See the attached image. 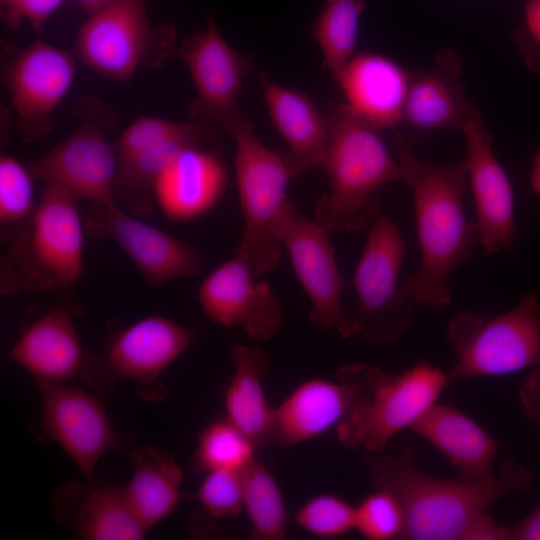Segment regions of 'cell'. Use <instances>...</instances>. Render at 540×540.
Returning a JSON list of instances; mask_svg holds the SVG:
<instances>
[{
	"label": "cell",
	"mask_w": 540,
	"mask_h": 540,
	"mask_svg": "<svg viewBox=\"0 0 540 540\" xmlns=\"http://www.w3.org/2000/svg\"><path fill=\"white\" fill-rule=\"evenodd\" d=\"M392 131L402 181L413 197L421 266L405 287L416 304L441 309L452 302L450 276L473 254L478 243L476 222L465 209L469 190L464 160L434 165L421 160L404 136Z\"/></svg>",
	"instance_id": "cell-1"
},
{
	"label": "cell",
	"mask_w": 540,
	"mask_h": 540,
	"mask_svg": "<svg viewBox=\"0 0 540 540\" xmlns=\"http://www.w3.org/2000/svg\"><path fill=\"white\" fill-rule=\"evenodd\" d=\"M364 465L373 488L392 492L401 503L404 540H465L492 503L510 491H528L534 482L533 473L512 459L487 481L427 475L416 467L412 450L399 457L367 453Z\"/></svg>",
	"instance_id": "cell-2"
},
{
	"label": "cell",
	"mask_w": 540,
	"mask_h": 540,
	"mask_svg": "<svg viewBox=\"0 0 540 540\" xmlns=\"http://www.w3.org/2000/svg\"><path fill=\"white\" fill-rule=\"evenodd\" d=\"M329 137L323 168L329 190L317 201L316 222L328 233L360 231L381 212L374 197L382 186L402 181L378 128L345 103L328 111Z\"/></svg>",
	"instance_id": "cell-3"
},
{
	"label": "cell",
	"mask_w": 540,
	"mask_h": 540,
	"mask_svg": "<svg viewBox=\"0 0 540 540\" xmlns=\"http://www.w3.org/2000/svg\"><path fill=\"white\" fill-rule=\"evenodd\" d=\"M78 202L66 188L45 183L32 217L1 256L3 295L68 290L77 282L86 232Z\"/></svg>",
	"instance_id": "cell-4"
},
{
	"label": "cell",
	"mask_w": 540,
	"mask_h": 540,
	"mask_svg": "<svg viewBox=\"0 0 540 540\" xmlns=\"http://www.w3.org/2000/svg\"><path fill=\"white\" fill-rule=\"evenodd\" d=\"M355 388V399L337 426V438L348 449L381 453L399 432L412 426L452 383L448 373L425 360L399 374L377 366L350 363L338 371Z\"/></svg>",
	"instance_id": "cell-5"
},
{
	"label": "cell",
	"mask_w": 540,
	"mask_h": 540,
	"mask_svg": "<svg viewBox=\"0 0 540 540\" xmlns=\"http://www.w3.org/2000/svg\"><path fill=\"white\" fill-rule=\"evenodd\" d=\"M369 227L351 285L356 304L346 313L353 337L384 344L408 330L416 302L399 282L408 246L397 223L381 211Z\"/></svg>",
	"instance_id": "cell-6"
},
{
	"label": "cell",
	"mask_w": 540,
	"mask_h": 540,
	"mask_svg": "<svg viewBox=\"0 0 540 540\" xmlns=\"http://www.w3.org/2000/svg\"><path fill=\"white\" fill-rule=\"evenodd\" d=\"M446 334L456 359L447 371L451 382L540 367V308L535 293L525 294L515 307L496 316L462 310L451 317Z\"/></svg>",
	"instance_id": "cell-7"
},
{
	"label": "cell",
	"mask_w": 540,
	"mask_h": 540,
	"mask_svg": "<svg viewBox=\"0 0 540 540\" xmlns=\"http://www.w3.org/2000/svg\"><path fill=\"white\" fill-rule=\"evenodd\" d=\"M235 141V175L244 219L235 255L255 276L271 271L282 255L274 223L289 201L287 186L294 176L284 154L269 149L257 137L247 118L232 136Z\"/></svg>",
	"instance_id": "cell-8"
},
{
	"label": "cell",
	"mask_w": 540,
	"mask_h": 540,
	"mask_svg": "<svg viewBox=\"0 0 540 540\" xmlns=\"http://www.w3.org/2000/svg\"><path fill=\"white\" fill-rule=\"evenodd\" d=\"M192 338L187 328L168 317L146 316L116 332L101 354L86 355L80 375L102 391L127 380L141 399L161 401L167 389L160 377Z\"/></svg>",
	"instance_id": "cell-9"
},
{
	"label": "cell",
	"mask_w": 540,
	"mask_h": 540,
	"mask_svg": "<svg viewBox=\"0 0 540 540\" xmlns=\"http://www.w3.org/2000/svg\"><path fill=\"white\" fill-rule=\"evenodd\" d=\"M175 39L173 28L151 24L146 0H109L79 28L74 51L102 77L126 82L141 64L174 53Z\"/></svg>",
	"instance_id": "cell-10"
},
{
	"label": "cell",
	"mask_w": 540,
	"mask_h": 540,
	"mask_svg": "<svg viewBox=\"0 0 540 540\" xmlns=\"http://www.w3.org/2000/svg\"><path fill=\"white\" fill-rule=\"evenodd\" d=\"M74 111L78 124L71 133L27 166L35 179L56 183L79 200L116 201L118 158L115 146L106 137V131L114 126L115 114L96 97L80 100Z\"/></svg>",
	"instance_id": "cell-11"
},
{
	"label": "cell",
	"mask_w": 540,
	"mask_h": 540,
	"mask_svg": "<svg viewBox=\"0 0 540 540\" xmlns=\"http://www.w3.org/2000/svg\"><path fill=\"white\" fill-rule=\"evenodd\" d=\"M175 53L186 65L196 90L189 120L220 126L232 137L249 118L239 109V101L254 69L253 54L234 49L212 17L203 31L184 38Z\"/></svg>",
	"instance_id": "cell-12"
},
{
	"label": "cell",
	"mask_w": 540,
	"mask_h": 540,
	"mask_svg": "<svg viewBox=\"0 0 540 540\" xmlns=\"http://www.w3.org/2000/svg\"><path fill=\"white\" fill-rule=\"evenodd\" d=\"M273 231L288 252L294 272L310 301V321L317 327L353 337L343 306L348 282L341 274L328 233L307 219L289 200L280 211Z\"/></svg>",
	"instance_id": "cell-13"
},
{
	"label": "cell",
	"mask_w": 540,
	"mask_h": 540,
	"mask_svg": "<svg viewBox=\"0 0 540 540\" xmlns=\"http://www.w3.org/2000/svg\"><path fill=\"white\" fill-rule=\"evenodd\" d=\"M75 74L74 57L41 40L15 52L5 62L2 82L22 140L32 142L51 131L54 112L69 92Z\"/></svg>",
	"instance_id": "cell-14"
},
{
	"label": "cell",
	"mask_w": 540,
	"mask_h": 540,
	"mask_svg": "<svg viewBox=\"0 0 540 540\" xmlns=\"http://www.w3.org/2000/svg\"><path fill=\"white\" fill-rule=\"evenodd\" d=\"M84 224L89 236L114 241L149 287L201 272L193 246L123 211L116 201L91 203Z\"/></svg>",
	"instance_id": "cell-15"
},
{
	"label": "cell",
	"mask_w": 540,
	"mask_h": 540,
	"mask_svg": "<svg viewBox=\"0 0 540 540\" xmlns=\"http://www.w3.org/2000/svg\"><path fill=\"white\" fill-rule=\"evenodd\" d=\"M42 400L39 428L72 459L90 480L99 460L118 449L123 437L93 394L65 382L35 381Z\"/></svg>",
	"instance_id": "cell-16"
},
{
	"label": "cell",
	"mask_w": 540,
	"mask_h": 540,
	"mask_svg": "<svg viewBox=\"0 0 540 540\" xmlns=\"http://www.w3.org/2000/svg\"><path fill=\"white\" fill-rule=\"evenodd\" d=\"M257 276L238 256L225 261L200 284L198 300L206 317L228 328H242L258 341L278 333L283 311L269 283Z\"/></svg>",
	"instance_id": "cell-17"
},
{
	"label": "cell",
	"mask_w": 540,
	"mask_h": 540,
	"mask_svg": "<svg viewBox=\"0 0 540 540\" xmlns=\"http://www.w3.org/2000/svg\"><path fill=\"white\" fill-rule=\"evenodd\" d=\"M464 160L476 212L478 243L483 255L510 250L516 238L512 182L492 148V136L478 115L463 129Z\"/></svg>",
	"instance_id": "cell-18"
},
{
	"label": "cell",
	"mask_w": 540,
	"mask_h": 540,
	"mask_svg": "<svg viewBox=\"0 0 540 540\" xmlns=\"http://www.w3.org/2000/svg\"><path fill=\"white\" fill-rule=\"evenodd\" d=\"M7 357L35 381L66 382L80 374L86 355L71 309L52 305L30 310Z\"/></svg>",
	"instance_id": "cell-19"
},
{
	"label": "cell",
	"mask_w": 540,
	"mask_h": 540,
	"mask_svg": "<svg viewBox=\"0 0 540 540\" xmlns=\"http://www.w3.org/2000/svg\"><path fill=\"white\" fill-rule=\"evenodd\" d=\"M227 184L225 165L207 144L182 150L155 178V206L169 220L186 222L209 212Z\"/></svg>",
	"instance_id": "cell-20"
},
{
	"label": "cell",
	"mask_w": 540,
	"mask_h": 540,
	"mask_svg": "<svg viewBox=\"0 0 540 540\" xmlns=\"http://www.w3.org/2000/svg\"><path fill=\"white\" fill-rule=\"evenodd\" d=\"M462 60L453 47L442 48L430 67L410 70L403 121L420 131L457 129L480 115L460 81Z\"/></svg>",
	"instance_id": "cell-21"
},
{
	"label": "cell",
	"mask_w": 540,
	"mask_h": 540,
	"mask_svg": "<svg viewBox=\"0 0 540 540\" xmlns=\"http://www.w3.org/2000/svg\"><path fill=\"white\" fill-rule=\"evenodd\" d=\"M355 399L352 382L311 378L299 383L274 406L272 445L288 448L312 440L345 419Z\"/></svg>",
	"instance_id": "cell-22"
},
{
	"label": "cell",
	"mask_w": 540,
	"mask_h": 540,
	"mask_svg": "<svg viewBox=\"0 0 540 540\" xmlns=\"http://www.w3.org/2000/svg\"><path fill=\"white\" fill-rule=\"evenodd\" d=\"M345 104L376 128L403 121L410 70L375 52L355 53L336 78Z\"/></svg>",
	"instance_id": "cell-23"
},
{
	"label": "cell",
	"mask_w": 540,
	"mask_h": 540,
	"mask_svg": "<svg viewBox=\"0 0 540 540\" xmlns=\"http://www.w3.org/2000/svg\"><path fill=\"white\" fill-rule=\"evenodd\" d=\"M263 98L271 121L287 144L283 154L294 176L314 167L323 168L328 137L329 119L310 96L290 89L258 73Z\"/></svg>",
	"instance_id": "cell-24"
},
{
	"label": "cell",
	"mask_w": 540,
	"mask_h": 540,
	"mask_svg": "<svg viewBox=\"0 0 540 540\" xmlns=\"http://www.w3.org/2000/svg\"><path fill=\"white\" fill-rule=\"evenodd\" d=\"M435 447L458 471V478L492 479L501 442L473 418L448 404L435 403L410 429Z\"/></svg>",
	"instance_id": "cell-25"
},
{
	"label": "cell",
	"mask_w": 540,
	"mask_h": 540,
	"mask_svg": "<svg viewBox=\"0 0 540 540\" xmlns=\"http://www.w3.org/2000/svg\"><path fill=\"white\" fill-rule=\"evenodd\" d=\"M53 507L59 519L85 540H139L147 531L138 522L122 488L68 483L58 489Z\"/></svg>",
	"instance_id": "cell-26"
},
{
	"label": "cell",
	"mask_w": 540,
	"mask_h": 540,
	"mask_svg": "<svg viewBox=\"0 0 540 540\" xmlns=\"http://www.w3.org/2000/svg\"><path fill=\"white\" fill-rule=\"evenodd\" d=\"M230 353L234 372L224 394V417L253 442L259 453L272 445L274 407L268 403L264 389L270 359L263 349L242 343L233 344Z\"/></svg>",
	"instance_id": "cell-27"
},
{
	"label": "cell",
	"mask_w": 540,
	"mask_h": 540,
	"mask_svg": "<svg viewBox=\"0 0 540 540\" xmlns=\"http://www.w3.org/2000/svg\"><path fill=\"white\" fill-rule=\"evenodd\" d=\"M131 460L133 472L122 491L130 510L148 531L178 505L184 472L173 455L152 446L138 447Z\"/></svg>",
	"instance_id": "cell-28"
},
{
	"label": "cell",
	"mask_w": 540,
	"mask_h": 540,
	"mask_svg": "<svg viewBox=\"0 0 540 540\" xmlns=\"http://www.w3.org/2000/svg\"><path fill=\"white\" fill-rule=\"evenodd\" d=\"M212 124L195 121L188 131L159 141L118 165L114 197L137 217L152 213L155 203L152 185L157 175L185 148L207 144Z\"/></svg>",
	"instance_id": "cell-29"
},
{
	"label": "cell",
	"mask_w": 540,
	"mask_h": 540,
	"mask_svg": "<svg viewBox=\"0 0 540 540\" xmlns=\"http://www.w3.org/2000/svg\"><path fill=\"white\" fill-rule=\"evenodd\" d=\"M243 511L249 522V539L282 540L288 514L281 488L271 471L257 458L242 470Z\"/></svg>",
	"instance_id": "cell-30"
},
{
	"label": "cell",
	"mask_w": 540,
	"mask_h": 540,
	"mask_svg": "<svg viewBox=\"0 0 540 540\" xmlns=\"http://www.w3.org/2000/svg\"><path fill=\"white\" fill-rule=\"evenodd\" d=\"M365 9L363 0H325L311 33L323 64L336 79L355 55L359 20Z\"/></svg>",
	"instance_id": "cell-31"
},
{
	"label": "cell",
	"mask_w": 540,
	"mask_h": 540,
	"mask_svg": "<svg viewBox=\"0 0 540 540\" xmlns=\"http://www.w3.org/2000/svg\"><path fill=\"white\" fill-rule=\"evenodd\" d=\"M258 453L253 442L225 417L208 423L199 433L193 457L196 472L243 470Z\"/></svg>",
	"instance_id": "cell-32"
},
{
	"label": "cell",
	"mask_w": 540,
	"mask_h": 540,
	"mask_svg": "<svg viewBox=\"0 0 540 540\" xmlns=\"http://www.w3.org/2000/svg\"><path fill=\"white\" fill-rule=\"evenodd\" d=\"M34 176L11 155L0 157V232L9 241L32 217L38 202L34 195Z\"/></svg>",
	"instance_id": "cell-33"
},
{
	"label": "cell",
	"mask_w": 540,
	"mask_h": 540,
	"mask_svg": "<svg viewBox=\"0 0 540 540\" xmlns=\"http://www.w3.org/2000/svg\"><path fill=\"white\" fill-rule=\"evenodd\" d=\"M296 525L318 538H336L355 530V506L333 493L310 497L296 511Z\"/></svg>",
	"instance_id": "cell-34"
},
{
	"label": "cell",
	"mask_w": 540,
	"mask_h": 540,
	"mask_svg": "<svg viewBox=\"0 0 540 540\" xmlns=\"http://www.w3.org/2000/svg\"><path fill=\"white\" fill-rule=\"evenodd\" d=\"M404 527L402 505L386 489L374 488L355 506V530L368 540L401 539Z\"/></svg>",
	"instance_id": "cell-35"
},
{
	"label": "cell",
	"mask_w": 540,
	"mask_h": 540,
	"mask_svg": "<svg viewBox=\"0 0 540 540\" xmlns=\"http://www.w3.org/2000/svg\"><path fill=\"white\" fill-rule=\"evenodd\" d=\"M195 498L214 520L236 517L243 511L242 470L205 473Z\"/></svg>",
	"instance_id": "cell-36"
},
{
	"label": "cell",
	"mask_w": 540,
	"mask_h": 540,
	"mask_svg": "<svg viewBox=\"0 0 540 540\" xmlns=\"http://www.w3.org/2000/svg\"><path fill=\"white\" fill-rule=\"evenodd\" d=\"M195 121L177 122L155 117H140L121 134L115 145L118 165L129 161L147 147L191 129Z\"/></svg>",
	"instance_id": "cell-37"
},
{
	"label": "cell",
	"mask_w": 540,
	"mask_h": 540,
	"mask_svg": "<svg viewBox=\"0 0 540 540\" xmlns=\"http://www.w3.org/2000/svg\"><path fill=\"white\" fill-rule=\"evenodd\" d=\"M65 0H0L1 14L10 27L28 22L36 32L43 30L45 22Z\"/></svg>",
	"instance_id": "cell-38"
},
{
	"label": "cell",
	"mask_w": 540,
	"mask_h": 540,
	"mask_svg": "<svg viewBox=\"0 0 540 540\" xmlns=\"http://www.w3.org/2000/svg\"><path fill=\"white\" fill-rule=\"evenodd\" d=\"M524 29L514 40L527 65L540 72V0H529L524 10Z\"/></svg>",
	"instance_id": "cell-39"
},
{
	"label": "cell",
	"mask_w": 540,
	"mask_h": 540,
	"mask_svg": "<svg viewBox=\"0 0 540 540\" xmlns=\"http://www.w3.org/2000/svg\"><path fill=\"white\" fill-rule=\"evenodd\" d=\"M519 399L525 416L540 426V367H535L519 389Z\"/></svg>",
	"instance_id": "cell-40"
},
{
	"label": "cell",
	"mask_w": 540,
	"mask_h": 540,
	"mask_svg": "<svg viewBox=\"0 0 540 540\" xmlns=\"http://www.w3.org/2000/svg\"><path fill=\"white\" fill-rule=\"evenodd\" d=\"M465 540H509L507 527L499 525L487 512L468 531Z\"/></svg>",
	"instance_id": "cell-41"
},
{
	"label": "cell",
	"mask_w": 540,
	"mask_h": 540,
	"mask_svg": "<svg viewBox=\"0 0 540 540\" xmlns=\"http://www.w3.org/2000/svg\"><path fill=\"white\" fill-rule=\"evenodd\" d=\"M507 529L509 540H540V502L525 518Z\"/></svg>",
	"instance_id": "cell-42"
},
{
	"label": "cell",
	"mask_w": 540,
	"mask_h": 540,
	"mask_svg": "<svg viewBox=\"0 0 540 540\" xmlns=\"http://www.w3.org/2000/svg\"><path fill=\"white\" fill-rule=\"evenodd\" d=\"M530 187L536 195L540 196V149L536 151L532 158Z\"/></svg>",
	"instance_id": "cell-43"
},
{
	"label": "cell",
	"mask_w": 540,
	"mask_h": 540,
	"mask_svg": "<svg viewBox=\"0 0 540 540\" xmlns=\"http://www.w3.org/2000/svg\"><path fill=\"white\" fill-rule=\"evenodd\" d=\"M88 14L91 15L105 5L109 0H74Z\"/></svg>",
	"instance_id": "cell-44"
}]
</instances>
